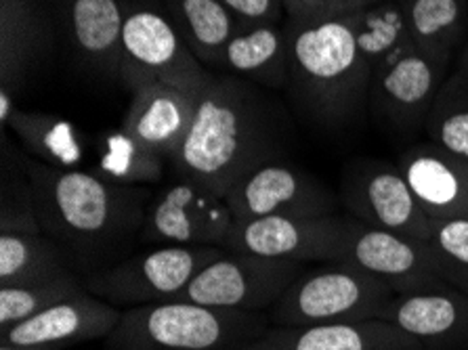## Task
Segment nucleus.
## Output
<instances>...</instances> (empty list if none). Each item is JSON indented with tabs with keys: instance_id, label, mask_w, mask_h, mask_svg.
Wrapping results in <instances>:
<instances>
[{
	"instance_id": "obj_1",
	"label": "nucleus",
	"mask_w": 468,
	"mask_h": 350,
	"mask_svg": "<svg viewBox=\"0 0 468 350\" xmlns=\"http://www.w3.org/2000/svg\"><path fill=\"white\" fill-rule=\"evenodd\" d=\"M42 231L66 249L82 280L131 256L141 241L152 193L103 181L80 168L27 158Z\"/></svg>"
},
{
	"instance_id": "obj_2",
	"label": "nucleus",
	"mask_w": 468,
	"mask_h": 350,
	"mask_svg": "<svg viewBox=\"0 0 468 350\" xmlns=\"http://www.w3.org/2000/svg\"><path fill=\"white\" fill-rule=\"evenodd\" d=\"M282 158V116L257 84L227 74L212 80L196 101L191 126L170 160L179 176L217 196L262 164Z\"/></svg>"
},
{
	"instance_id": "obj_3",
	"label": "nucleus",
	"mask_w": 468,
	"mask_h": 350,
	"mask_svg": "<svg viewBox=\"0 0 468 350\" xmlns=\"http://www.w3.org/2000/svg\"><path fill=\"white\" fill-rule=\"evenodd\" d=\"M286 90L304 116L325 131H346L361 122L370 97L372 68L359 53L349 19H286Z\"/></svg>"
},
{
	"instance_id": "obj_4",
	"label": "nucleus",
	"mask_w": 468,
	"mask_h": 350,
	"mask_svg": "<svg viewBox=\"0 0 468 350\" xmlns=\"http://www.w3.org/2000/svg\"><path fill=\"white\" fill-rule=\"evenodd\" d=\"M265 334L261 313L168 300L122 311L105 350H236Z\"/></svg>"
},
{
	"instance_id": "obj_5",
	"label": "nucleus",
	"mask_w": 468,
	"mask_h": 350,
	"mask_svg": "<svg viewBox=\"0 0 468 350\" xmlns=\"http://www.w3.org/2000/svg\"><path fill=\"white\" fill-rule=\"evenodd\" d=\"M212 76L189 51L162 0H124L118 80L126 90L134 92L145 84L160 82L200 95Z\"/></svg>"
},
{
	"instance_id": "obj_6",
	"label": "nucleus",
	"mask_w": 468,
	"mask_h": 350,
	"mask_svg": "<svg viewBox=\"0 0 468 350\" xmlns=\"http://www.w3.org/2000/svg\"><path fill=\"white\" fill-rule=\"evenodd\" d=\"M393 290L356 264L335 260L330 267L299 275L273 304L278 327H311L345 321L380 319Z\"/></svg>"
},
{
	"instance_id": "obj_7",
	"label": "nucleus",
	"mask_w": 468,
	"mask_h": 350,
	"mask_svg": "<svg viewBox=\"0 0 468 350\" xmlns=\"http://www.w3.org/2000/svg\"><path fill=\"white\" fill-rule=\"evenodd\" d=\"M227 252L217 246H154L87 277L84 288L118 309L176 300L200 270Z\"/></svg>"
},
{
	"instance_id": "obj_8",
	"label": "nucleus",
	"mask_w": 468,
	"mask_h": 350,
	"mask_svg": "<svg viewBox=\"0 0 468 350\" xmlns=\"http://www.w3.org/2000/svg\"><path fill=\"white\" fill-rule=\"evenodd\" d=\"M301 264L227 249L207 264L176 300L212 309L261 313L278 302L301 275Z\"/></svg>"
},
{
	"instance_id": "obj_9",
	"label": "nucleus",
	"mask_w": 468,
	"mask_h": 350,
	"mask_svg": "<svg viewBox=\"0 0 468 350\" xmlns=\"http://www.w3.org/2000/svg\"><path fill=\"white\" fill-rule=\"evenodd\" d=\"M453 68L422 53L416 45L372 69L367 110L397 137L424 131L431 105Z\"/></svg>"
},
{
	"instance_id": "obj_10",
	"label": "nucleus",
	"mask_w": 468,
	"mask_h": 350,
	"mask_svg": "<svg viewBox=\"0 0 468 350\" xmlns=\"http://www.w3.org/2000/svg\"><path fill=\"white\" fill-rule=\"evenodd\" d=\"M340 199L351 218L427 241L432 223L418 204L397 162L356 158L340 175Z\"/></svg>"
},
{
	"instance_id": "obj_11",
	"label": "nucleus",
	"mask_w": 468,
	"mask_h": 350,
	"mask_svg": "<svg viewBox=\"0 0 468 350\" xmlns=\"http://www.w3.org/2000/svg\"><path fill=\"white\" fill-rule=\"evenodd\" d=\"M351 217H265L233 220L225 249L278 260H340L353 228Z\"/></svg>"
},
{
	"instance_id": "obj_12",
	"label": "nucleus",
	"mask_w": 468,
	"mask_h": 350,
	"mask_svg": "<svg viewBox=\"0 0 468 350\" xmlns=\"http://www.w3.org/2000/svg\"><path fill=\"white\" fill-rule=\"evenodd\" d=\"M233 220L225 197L181 176L152 197L141 241L152 246L225 248Z\"/></svg>"
},
{
	"instance_id": "obj_13",
	"label": "nucleus",
	"mask_w": 468,
	"mask_h": 350,
	"mask_svg": "<svg viewBox=\"0 0 468 350\" xmlns=\"http://www.w3.org/2000/svg\"><path fill=\"white\" fill-rule=\"evenodd\" d=\"M236 220L265 217L315 218L336 212L338 199L307 170L282 158L262 164L225 193Z\"/></svg>"
},
{
	"instance_id": "obj_14",
	"label": "nucleus",
	"mask_w": 468,
	"mask_h": 350,
	"mask_svg": "<svg viewBox=\"0 0 468 350\" xmlns=\"http://www.w3.org/2000/svg\"><path fill=\"white\" fill-rule=\"evenodd\" d=\"M340 260L356 264L366 273L378 277L382 283L393 290L395 296L450 285L439 275L427 241L367 227L359 220H353V228Z\"/></svg>"
},
{
	"instance_id": "obj_15",
	"label": "nucleus",
	"mask_w": 468,
	"mask_h": 350,
	"mask_svg": "<svg viewBox=\"0 0 468 350\" xmlns=\"http://www.w3.org/2000/svg\"><path fill=\"white\" fill-rule=\"evenodd\" d=\"M122 311L84 288L51 309L16 325L0 327V345H61L108 338Z\"/></svg>"
},
{
	"instance_id": "obj_16",
	"label": "nucleus",
	"mask_w": 468,
	"mask_h": 350,
	"mask_svg": "<svg viewBox=\"0 0 468 350\" xmlns=\"http://www.w3.org/2000/svg\"><path fill=\"white\" fill-rule=\"evenodd\" d=\"M66 38L89 69L120 78L124 0H47Z\"/></svg>"
},
{
	"instance_id": "obj_17",
	"label": "nucleus",
	"mask_w": 468,
	"mask_h": 350,
	"mask_svg": "<svg viewBox=\"0 0 468 350\" xmlns=\"http://www.w3.org/2000/svg\"><path fill=\"white\" fill-rule=\"evenodd\" d=\"M57 21L47 0H0V89L19 95L55 45Z\"/></svg>"
},
{
	"instance_id": "obj_18",
	"label": "nucleus",
	"mask_w": 468,
	"mask_h": 350,
	"mask_svg": "<svg viewBox=\"0 0 468 350\" xmlns=\"http://www.w3.org/2000/svg\"><path fill=\"white\" fill-rule=\"evenodd\" d=\"M380 319L391 321L422 350H468V294L452 285L393 296Z\"/></svg>"
},
{
	"instance_id": "obj_19",
	"label": "nucleus",
	"mask_w": 468,
	"mask_h": 350,
	"mask_svg": "<svg viewBox=\"0 0 468 350\" xmlns=\"http://www.w3.org/2000/svg\"><path fill=\"white\" fill-rule=\"evenodd\" d=\"M403 178L431 223L468 218V162L435 143L410 145L397 160Z\"/></svg>"
},
{
	"instance_id": "obj_20",
	"label": "nucleus",
	"mask_w": 468,
	"mask_h": 350,
	"mask_svg": "<svg viewBox=\"0 0 468 350\" xmlns=\"http://www.w3.org/2000/svg\"><path fill=\"white\" fill-rule=\"evenodd\" d=\"M122 131L170 162L191 126L197 95L168 84H145L131 92Z\"/></svg>"
},
{
	"instance_id": "obj_21",
	"label": "nucleus",
	"mask_w": 468,
	"mask_h": 350,
	"mask_svg": "<svg viewBox=\"0 0 468 350\" xmlns=\"http://www.w3.org/2000/svg\"><path fill=\"white\" fill-rule=\"evenodd\" d=\"M223 68L257 87L288 89L290 47L286 21L239 27L225 48Z\"/></svg>"
},
{
	"instance_id": "obj_22",
	"label": "nucleus",
	"mask_w": 468,
	"mask_h": 350,
	"mask_svg": "<svg viewBox=\"0 0 468 350\" xmlns=\"http://www.w3.org/2000/svg\"><path fill=\"white\" fill-rule=\"evenodd\" d=\"M271 334L283 350H422L414 338L387 319L278 327Z\"/></svg>"
},
{
	"instance_id": "obj_23",
	"label": "nucleus",
	"mask_w": 468,
	"mask_h": 350,
	"mask_svg": "<svg viewBox=\"0 0 468 350\" xmlns=\"http://www.w3.org/2000/svg\"><path fill=\"white\" fill-rule=\"evenodd\" d=\"M80 277L63 249L47 233H0V288L40 285Z\"/></svg>"
},
{
	"instance_id": "obj_24",
	"label": "nucleus",
	"mask_w": 468,
	"mask_h": 350,
	"mask_svg": "<svg viewBox=\"0 0 468 350\" xmlns=\"http://www.w3.org/2000/svg\"><path fill=\"white\" fill-rule=\"evenodd\" d=\"M189 51L207 68H223L225 48L242 24L223 0H162Z\"/></svg>"
},
{
	"instance_id": "obj_25",
	"label": "nucleus",
	"mask_w": 468,
	"mask_h": 350,
	"mask_svg": "<svg viewBox=\"0 0 468 350\" xmlns=\"http://www.w3.org/2000/svg\"><path fill=\"white\" fill-rule=\"evenodd\" d=\"M408 32L422 53L453 66L468 34V0H399Z\"/></svg>"
},
{
	"instance_id": "obj_26",
	"label": "nucleus",
	"mask_w": 468,
	"mask_h": 350,
	"mask_svg": "<svg viewBox=\"0 0 468 350\" xmlns=\"http://www.w3.org/2000/svg\"><path fill=\"white\" fill-rule=\"evenodd\" d=\"M3 128H11L34 160L55 168H80L87 158V143L68 120L45 111H27L13 107Z\"/></svg>"
},
{
	"instance_id": "obj_27",
	"label": "nucleus",
	"mask_w": 468,
	"mask_h": 350,
	"mask_svg": "<svg viewBox=\"0 0 468 350\" xmlns=\"http://www.w3.org/2000/svg\"><path fill=\"white\" fill-rule=\"evenodd\" d=\"M359 53L374 69L397 53L414 47L399 0H374L346 16Z\"/></svg>"
},
{
	"instance_id": "obj_28",
	"label": "nucleus",
	"mask_w": 468,
	"mask_h": 350,
	"mask_svg": "<svg viewBox=\"0 0 468 350\" xmlns=\"http://www.w3.org/2000/svg\"><path fill=\"white\" fill-rule=\"evenodd\" d=\"M27 158L13 147L3 128V166H0V233H45L38 220L34 185Z\"/></svg>"
},
{
	"instance_id": "obj_29",
	"label": "nucleus",
	"mask_w": 468,
	"mask_h": 350,
	"mask_svg": "<svg viewBox=\"0 0 468 350\" xmlns=\"http://www.w3.org/2000/svg\"><path fill=\"white\" fill-rule=\"evenodd\" d=\"M165 155L141 145L137 139L126 134L122 128L103 139L97 154L93 175L103 181L126 185V187H145L158 183L165 176Z\"/></svg>"
},
{
	"instance_id": "obj_30",
	"label": "nucleus",
	"mask_w": 468,
	"mask_h": 350,
	"mask_svg": "<svg viewBox=\"0 0 468 350\" xmlns=\"http://www.w3.org/2000/svg\"><path fill=\"white\" fill-rule=\"evenodd\" d=\"M429 141L468 162V69L453 68L439 89L424 124Z\"/></svg>"
},
{
	"instance_id": "obj_31",
	"label": "nucleus",
	"mask_w": 468,
	"mask_h": 350,
	"mask_svg": "<svg viewBox=\"0 0 468 350\" xmlns=\"http://www.w3.org/2000/svg\"><path fill=\"white\" fill-rule=\"evenodd\" d=\"M84 290L82 277H63V280L40 285H11L0 288V327L16 325L38 313L51 309L69 296Z\"/></svg>"
},
{
	"instance_id": "obj_32",
	"label": "nucleus",
	"mask_w": 468,
	"mask_h": 350,
	"mask_svg": "<svg viewBox=\"0 0 468 350\" xmlns=\"http://www.w3.org/2000/svg\"><path fill=\"white\" fill-rule=\"evenodd\" d=\"M427 244L439 275L468 294V218L435 220Z\"/></svg>"
},
{
	"instance_id": "obj_33",
	"label": "nucleus",
	"mask_w": 468,
	"mask_h": 350,
	"mask_svg": "<svg viewBox=\"0 0 468 350\" xmlns=\"http://www.w3.org/2000/svg\"><path fill=\"white\" fill-rule=\"evenodd\" d=\"M374 0H283L286 17L294 21H328L351 16Z\"/></svg>"
},
{
	"instance_id": "obj_34",
	"label": "nucleus",
	"mask_w": 468,
	"mask_h": 350,
	"mask_svg": "<svg viewBox=\"0 0 468 350\" xmlns=\"http://www.w3.org/2000/svg\"><path fill=\"white\" fill-rule=\"evenodd\" d=\"M242 26L283 24V0H223Z\"/></svg>"
},
{
	"instance_id": "obj_35",
	"label": "nucleus",
	"mask_w": 468,
	"mask_h": 350,
	"mask_svg": "<svg viewBox=\"0 0 468 350\" xmlns=\"http://www.w3.org/2000/svg\"><path fill=\"white\" fill-rule=\"evenodd\" d=\"M236 350H283V348L278 345V340L273 338V334L267 332L265 335H261V338L248 342V345L239 346Z\"/></svg>"
},
{
	"instance_id": "obj_36",
	"label": "nucleus",
	"mask_w": 468,
	"mask_h": 350,
	"mask_svg": "<svg viewBox=\"0 0 468 350\" xmlns=\"http://www.w3.org/2000/svg\"><path fill=\"white\" fill-rule=\"evenodd\" d=\"M61 345H0V350H63Z\"/></svg>"
},
{
	"instance_id": "obj_37",
	"label": "nucleus",
	"mask_w": 468,
	"mask_h": 350,
	"mask_svg": "<svg viewBox=\"0 0 468 350\" xmlns=\"http://www.w3.org/2000/svg\"><path fill=\"white\" fill-rule=\"evenodd\" d=\"M456 66L468 69V34H466V40H464L463 48H460V55H458V59H456Z\"/></svg>"
}]
</instances>
